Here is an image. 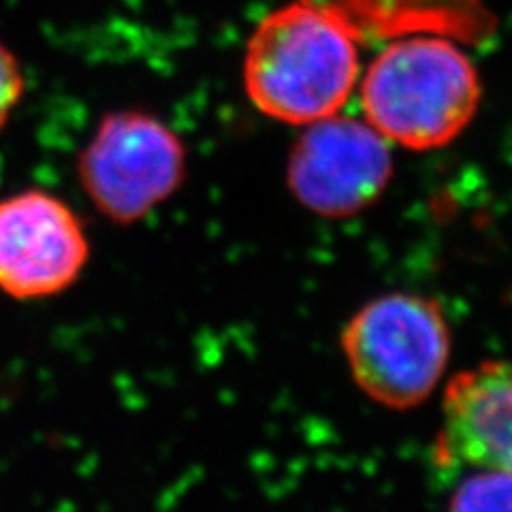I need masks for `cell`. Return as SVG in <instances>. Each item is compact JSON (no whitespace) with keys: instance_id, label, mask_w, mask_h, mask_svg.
I'll list each match as a JSON object with an SVG mask.
<instances>
[{"instance_id":"1","label":"cell","mask_w":512,"mask_h":512,"mask_svg":"<svg viewBox=\"0 0 512 512\" xmlns=\"http://www.w3.org/2000/svg\"><path fill=\"white\" fill-rule=\"evenodd\" d=\"M242 73L263 116L308 126L338 114L355 90L357 39L327 13L293 0L254 28Z\"/></svg>"},{"instance_id":"2","label":"cell","mask_w":512,"mask_h":512,"mask_svg":"<svg viewBox=\"0 0 512 512\" xmlns=\"http://www.w3.org/2000/svg\"><path fill=\"white\" fill-rule=\"evenodd\" d=\"M480 79L455 39L414 32L391 39L361 82L365 120L408 150L448 146L480 105Z\"/></svg>"},{"instance_id":"3","label":"cell","mask_w":512,"mask_h":512,"mask_svg":"<svg viewBox=\"0 0 512 512\" xmlns=\"http://www.w3.org/2000/svg\"><path fill=\"white\" fill-rule=\"evenodd\" d=\"M342 350L357 387L376 404L408 410L436 391L451 357V327L440 303L389 293L352 316Z\"/></svg>"},{"instance_id":"4","label":"cell","mask_w":512,"mask_h":512,"mask_svg":"<svg viewBox=\"0 0 512 512\" xmlns=\"http://www.w3.org/2000/svg\"><path fill=\"white\" fill-rule=\"evenodd\" d=\"M186 175L184 139L143 109L109 111L77 156L79 186L94 210L116 227L146 220L178 195Z\"/></svg>"},{"instance_id":"5","label":"cell","mask_w":512,"mask_h":512,"mask_svg":"<svg viewBox=\"0 0 512 512\" xmlns=\"http://www.w3.org/2000/svg\"><path fill=\"white\" fill-rule=\"evenodd\" d=\"M90 235L54 192L26 188L0 199V293L52 299L73 288L90 263Z\"/></svg>"},{"instance_id":"6","label":"cell","mask_w":512,"mask_h":512,"mask_svg":"<svg viewBox=\"0 0 512 512\" xmlns=\"http://www.w3.org/2000/svg\"><path fill=\"white\" fill-rule=\"evenodd\" d=\"M286 178L310 212L355 216L372 207L393 178L389 141L367 120L338 114L316 120L295 141Z\"/></svg>"},{"instance_id":"7","label":"cell","mask_w":512,"mask_h":512,"mask_svg":"<svg viewBox=\"0 0 512 512\" xmlns=\"http://www.w3.org/2000/svg\"><path fill=\"white\" fill-rule=\"evenodd\" d=\"M436 459L446 470L512 472L510 363H483L448 382Z\"/></svg>"},{"instance_id":"8","label":"cell","mask_w":512,"mask_h":512,"mask_svg":"<svg viewBox=\"0 0 512 512\" xmlns=\"http://www.w3.org/2000/svg\"><path fill=\"white\" fill-rule=\"evenodd\" d=\"M327 13L357 41H387L414 32L478 45L493 37L487 0H301Z\"/></svg>"},{"instance_id":"9","label":"cell","mask_w":512,"mask_h":512,"mask_svg":"<svg viewBox=\"0 0 512 512\" xmlns=\"http://www.w3.org/2000/svg\"><path fill=\"white\" fill-rule=\"evenodd\" d=\"M446 512H512V472L472 470L457 485Z\"/></svg>"},{"instance_id":"10","label":"cell","mask_w":512,"mask_h":512,"mask_svg":"<svg viewBox=\"0 0 512 512\" xmlns=\"http://www.w3.org/2000/svg\"><path fill=\"white\" fill-rule=\"evenodd\" d=\"M26 92V75L20 58L0 37V131L9 124Z\"/></svg>"}]
</instances>
